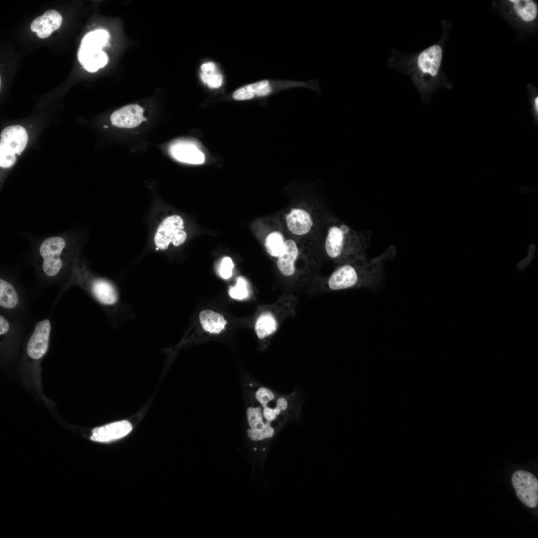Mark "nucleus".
I'll return each instance as SVG.
<instances>
[{"instance_id": "1", "label": "nucleus", "mask_w": 538, "mask_h": 538, "mask_svg": "<svg viewBox=\"0 0 538 538\" xmlns=\"http://www.w3.org/2000/svg\"><path fill=\"white\" fill-rule=\"evenodd\" d=\"M444 38L414 53H401L392 48L388 66L407 75L420 95L421 103L428 101L439 87L450 88L441 71Z\"/></svg>"}, {"instance_id": "2", "label": "nucleus", "mask_w": 538, "mask_h": 538, "mask_svg": "<svg viewBox=\"0 0 538 538\" xmlns=\"http://www.w3.org/2000/svg\"><path fill=\"white\" fill-rule=\"evenodd\" d=\"M396 247L391 245L381 255L373 259H358L335 266L331 274L322 281L327 290H341L351 288H376L383 275L385 262L394 258Z\"/></svg>"}, {"instance_id": "3", "label": "nucleus", "mask_w": 538, "mask_h": 538, "mask_svg": "<svg viewBox=\"0 0 538 538\" xmlns=\"http://www.w3.org/2000/svg\"><path fill=\"white\" fill-rule=\"evenodd\" d=\"M371 236V231H356L337 219H330L324 235H320V249L337 266L367 257Z\"/></svg>"}, {"instance_id": "4", "label": "nucleus", "mask_w": 538, "mask_h": 538, "mask_svg": "<svg viewBox=\"0 0 538 538\" xmlns=\"http://www.w3.org/2000/svg\"><path fill=\"white\" fill-rule=\"evenodd\" d=\"M319 206L318 202L310 197L295 201L283 214L284 230L300 241L319 244L323 218Z\"/></svg>"}, {"instance_id": "5", "label": "nucleus", "mask_w": 538, "mask_h": 538, "mask_svg": "<svg viewBox=\"0 0 538 538\" xmlns=\"http://www.w3.org/2000/svg\"><path fill=\"white\" fill-rule=\"evenodd\" d=\"M109 37V32L103 29L90 31L83 37L78 58L87 71L95 72L107 64L108 55L102 48L107 43Z\"/></svg>"}, {"instance_id": "6", "label": "nucleus", "mask_w": 538, "mask_h": 538, "mask_svg": "<svg viewBox=\"0 0 538 538\" xmlns=\"http://www.w3.org/2000/svg\"><path fill=\"white\" fill-rule=\"evenodd\" d=\"M243 389L249 426L248 436L255 442H267L279 428L266 420L261 404L247 388L243 386Z\"/></svg>"}, {"instance_id": "7", "label": "nucleus", "mask_w": 538, "mask_h": 538, "mask_svg": "<svg viewBox=\"0 0 538 538\" xmlns=\"http://www.w3.org/2000/svg\"><path fill=\"white\" fill-rule=\"evenodd\" d=\"M303 86V83L300 81L264 79L237 89L234 92L233 97L238 101L264 99L277 92L302 88Z\"/></svg>"}, {"instance_id": "8", "label": "nucleus", "mask_w": 538, "mask_h": 538, "mask_svg": "<svg viewBox=\"0 0 538 538\" xmlns=\"http://www.w3.org/2000/svg\"><path fill=\"white\" fill-rule=\"evenodd\" d=\"M66 242L60 236L46 238L41 244L39 252L42 258V269L44 274L54 277L61 272L64 267L62 252Z\"/></svg>"}, {"instance_id": "9", "label": "nucleus", "mask_w": 538, "mask_h": 538, "mask_svg": "<svg viewBox=\"0 0 538 538\" xmlns=\"http://www.w3.org/2000/svg\"><path fill=\"white\" fill-rule=\"evenodd\" d=\"M184 228V222L180 216H167L156 230L154 237L155 245L160 250L167 249L171 243L175 247L181 245L187 237Z\"/></svg>"}, {"instance_id": "10", "label": "nucleus", "mask_w": 538, "mask_h": 538, "mask_svg": "<svg viewBox=\"0 0 538 538\" xmlns=\"http://www.w3.org/2000/svg\"><path fill=\"white\" fill-rule=\"evenodd\" d=\"M513 487L519 500L526 506L534 508L538 504V481L530 472L518 470L512 476Z\"/></svg>"}, {"instance_id": "11", "label": "nucleus", "mask_w": 538, "mask_h": 538, "mask_svg": "<svg viewBox=\"0 0 538 538\" xmlns=\"http://www.w3.org/2000/svg\"><path fill=\"white\" fill-rule=\"evenodd\" d=\"M51 326L49 319L38 322L30 336L26 346L28 356L33 360L41 359L48 348Z\"/></svg>"}, {"instance_id": "12", "label": "nucleus", "mask_w": 538, "mask_h": 538, "mask_svg": "<svg viewBox=\"0 0 538 538\" xmlns=\"http://www.w3.org/2000/svg\"><path fill=\"white\" fill-rule=\"evenodd\" d=\"M169 151L175 159L184 163L200 164L205 160V155L198 145L188 140L173 142L170 146Z\"/></svg>"}, {"instance_id": "13", "label": "nucleus", "mask_w": 538, "mask_h": 538, "mask_svg": "<svg viewBox=\"0 0 538 538\" xmlns=\"http://www.w3.org/2000/svg\"><path fill=\"white\" fill-rule=\"evenodd\" d=\"M28 142L26 130L19 125L5 128L0 133V148L19 154L24 149Z\"/></svg>"}, {"instance_id": "14", "label": "nucleus", "mask_w": 538, "mask_h": 538, "mask_svg": "<svg viewBox=\"0 0 538 538\" xmlns=\"http://www.w3.org/2000/svg\"><path fill=\"white\" fill-rule=\"evenodd\" d=\"M144 109L137 104H130L115 111L111 116L113 125L121 128H133L145 120Z\"/></svg>"}, {"instance_id": "15", "label": "nucleus", "mask_w": 538, "mask_h": 538, "mask_svg": "<svg viewBox=\"0 0 538 538\" xmlns=\"http://www.w3.org/2000/svg\"><path fill=\"white\" fill-rule=\"evenodd\" d=\"M62 17L54 9L46 10L42 15L35 18L31 23L30 29L35 32L40 38L48 37L51 33L61 25Z\"/></svg>"}, {"instance_id": "16", "label": "nucleus", "mask_w": 538, "mask_h": 538, "mask_svg": "<svg viewBox=\"0 0 538 538\" xmlns=\"http://www.w3.org/2000/svg\"><path fill=\"white\" fill-rule=\"evenodd\" d=\"M132 429V426L129 421H117L94 429L91 439L98 442L110 441L125 436Z\"/></svg>"}, {"instance_id": "17", "label": "nucleus", "mask_w": 538, "mask_h": 538, "mask_svg": "<svg viewBox=\"0 0 538 538\" xmlns=\"http://www.w3.org/2000/svg\"><path fill=\"white\" fill-rule=\"evenodd\" d=\"M278 320L270 311H265L258 317L255 325V332L260 340L272 335L278 326Z\"/></svg>"}, {"instance_id": "18", "label": "nucleus", "mask_w": 538, "mask_h": 538, "mask_svg": "<svg viewBox=\"0 0 538 538\" xmlns=\"http://www.w3.org/2000/svg\"><path fill=\"white\" fill-rule=\"evenodd\" d=\"M516 15L522 21L531 22L535 20L538 14L537 3L532 0H510Z\"/></svg>"}, {"instance_id": "19", "label": "nucleus", "mask_w": 538, "mask_h": 538, "mask_svg": "<svg viewBox=\"0 0 538 538\" xmlns=\"http://www.w3.org/2000/svg\"><path fill=\"white\" fill-rule=\"evenodd\" d=\"M199 318L203 329L211 333H220L227 323L221 314L210 310L201 311Z\"/></svg>"}, {"instance_id": "20", "label": "nucleus", "mask_w": 538, "mask_h": 538, "mask_svg": "<svg viewBox=\"0 0 538 538\" xmlns=\"http://www.w3.org/2000/svg\"><path fill=\"white\" fill-rule=\"evenodd\" d=\"M19 302L18 294L9 281L0 279V306L5 309L15 308Z\"/></svg>"}, {"instance_id": "21", "label": "nucleus", "mask_w": 538, "mask_h": 538, "mask_svg": "<svg viewBox=\"0 0 538 538\" xmlns=\"http://www.w3.org/2000/svg\"><path fill=\"white\" fill-rule=\"evenodd\" d=\"M200 69V77L205 84L212 89H217L221 86L223 77L218 72L214 62L209 61L203 63Z\"/></svg>"}, {"instance_id": "22", "label": "nucleus", "mask_w": 538, "mask_h": 538, "mask_svg": "<svg viewBox=\"0 0 538 538\" xmlns=\"http://www.w3.org/2000/svg\"><path fill=\"white\" fill-rule=\"evenodd\" d=\"M286 238L284 233L279 230L269 233L264 241V246L267 253L271 257L277 258Z\"/></svg>"}, {"instance_id": "23", "label": "nucleus", "mask_w": 538, "mask_h": 538, "mask_svg": "<svg viewBox=\"0 0 538 538\" xmlns=\"http://www.w3.org/2000/svg\"><path fill=\"white\" fill-rule=\"evenodd\" d=\"M228 292L230 296L234 299L242 300L246 298L249 295L247 281L242 277H238L236 285L231 286Z\"/></svg>"}, {"instance_id": "24", "label": "nucleus", "mask_w": 538, "mask_h": 538, "mask_svg": "<svg viewBox=\"0 0 538 538\" xmlns=\"http://www.w3.org/2000/svg\"><path fill=\"white\" fill-rule=\"evenodd\" d=\"M234 266L231 258L228 257L224 258L222 260L219 269V273L221 276L224 279L230 278L232 274V269Z\"/></svg>"}, {"instance_id": "25", "label": "nucleus", "mask_w": 538, "mask_h": 538, "mask_svg": "<svg viewBox=\"0 0 538 538\" xmlns=\"http://www.w3.org/2000/svg\"><path fill=\"white\" fill-rule=\"evenodd\" d=\"M16 160L15 154L5 149L0 148V166L2 168H9L12 166Z\"/></svg>"}, {"instance_id": "26", "label": "nucleus", "mask_w": 538, "mask_h": 538, "mask_svg": "<svg viewBox=\"0 0 538 538\" xmlns=\"http://www.w3.org/2000/svg\"><path fill=\"white\" fill-rule=\"evenodd\" d=\"M531 103L532 107V114L535 123L538 125V96L537 93L531 95Z\"/></svg>"}]
</instances>
